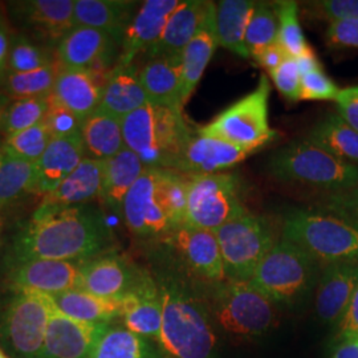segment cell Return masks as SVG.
<instances>
[{"instance_id": "6da1fadb", "label": "cell", "mask_w": 358, "mask_h": 358, "mask_svg": "<svg viewBox=\"0 0 358 358\" xmlns=\"http://www.w3.org/2000/svg\"><path fill=\"white\" fill-rule=\"evenodd\" d=\"M113 236L103 213L90 206L34 214L15 236L13 266L28 260L85 262L103 255Z\"/></svg>"}, {"instance_id": "7a4b0ae2", "label": "cell", "mask_w": 358, "mask_h": 358, "mask_svg": "<svg viewBox=\"0 0 358 358\" xmlns=\"http://www.w3.org/2000/svg\"><path fill=\"white\" fill-rule=\"evenodd\" d=\"M190 179L177 170L145 167L122 206L129 230L141 238L161 239L177 230L185 223Z\"/></svg>"}, {"instance_id": "3957f363", "label": "cell", "mask_w": 358, "mask_h": 358, "mask_svg": "<svg viewBox=\"0 0 358 358\" xmlns=\"http://www.w3.org/2000/svg\"><path fill=\"white\" fill-rule=\"evenodd\" d=\"M162 299V325L158 341L173 358H213L217 336L203 301L179 275L157 282Z\"/></svg>"}, {"instance_id": "277c9868", "label": "cell", "mask_w": 358, "mask_h": 358, "mask_svg": "<svg viewBox=\"0 0 358 358\" xmlns=\"http://www.w3.org/2000/svg\"><path fill=\"white\" fill-rule=\"evenodd\" d=\"M122 133L145 166L177 170L196 130L182 110L148 103L122 118Z\"/></svg>"}, {"instance_id": "5b68a950", "label": "cell", "mask_w": 358, "mask_h": 358, "mask_svg": "<svg viewBox=\"0 0 358 358\" xmlns=\"http://www.w3.org/2000/svg\"><path fill=\"white\" fill-rule=\"evenodd\" d=\"M278 180L300 183L336 194L358 185V166L345 162L309 140L292 141L271 157L266 164Z\"/></svg>"}, {"instance_id": "8992f818", "label": "cell", "mask_w": 358, "mask_h": 358, "mask_svg": "<svg viewBox=\"0 0 358 358\" xmlns=\"http://www.w3.org/2000/svg\"><path fill=\"white\" fill-rule=\"evenodd\" d=\"M321 269L316 259L282 238L259 264L250 282L275 306L297 307L316 289Z\"/></svg>"}, {"instance_id": "52a82bcc", "label": "cell", "mask_w": 358, "mask_h": 358, "mask_svg": "<svg viewBox=\"0 0 358 358\" xmlns=\"http://www.w3.org/2000/svg\"><path fill=\"white\" fill-rule=\"evenodd\" d=\"M282 238L321 266L358 260V226L324 210H294L282 222Z\"/></svg>"}, {"instance_id": "ba28073f", "label": "cell", "mask_w": 358, "mask_h": 358, "mask_svg": "<svg viewBox=\"0 0 358 358\" xmlns=\"http://www.w3.org/2000/svg\"><path fill=\"white\" fill-rule=\"evenodd\" d=\"M243 183L234 173L192 177L187 186L185 223L215 232L231 220L247 214Z\"/></svg>"}, {"instance_id": "9c48e42d", "label": "cell", "mask_w": 358, "mask_h": 358, "mask_svg": "<svg viewBox=\"0 0 358 358\" xmlns=\"http://www.w3.org/2000/svg\"><path fill=\"white\" fill-rule=\"evenodd\" d=\"M227 280L250 282L278 242L268 219L250 211L215 231Z\"/></svg>"}, {"instance_id": "30bf717a", "label": "cell", "mask_w": 358, "mask_h": 358, "mask_svg": "<svg viewBox=\"0 0 358 358\" xmlns=\"http://www.w3.org/2000/svg\"><path fill=\"white\" fill-rule=\"evenodd\" d=\"M269 92L268 78L262 75L259 85L250 94L232 103L198 130L252 152L260 150L278 134L269 127Z\"/></svg>"}, {"instance_id": "8fae6325", "label": "cell", "mask_w": 358, "mask_h": 358, "mask_svg": "<svg viewBox=\"0 0 358 358\" xmlns=\"http://www.w3.org/2000/svg\"><path fill=\"white\" fill-rule=\"evenodd\" d=\"M213 308L217 324L236 336H260L276 322L275 304L250 282L213 284Z\"/></svg>"}, {"instance_id": "7c38bea8", "label": "cell", "mask_w": 358, "mask_h": 358, "mask_svg": "<svg viewBox=\"0 0 358 358\" xmlns=\"http://www.w3.org/2000/svg\"><path fill=\"white\" fill-rule=\"evenodd\" d=\"M51 306L45 294L16 292L0 324L1 343L13 357L44 358Z\"/></svg>"}, {"instance_id": "4fadbf2b", "label": "cell", "mask_w": 358, "mask_h": 358, "mask_svg": "<svg viewBox=\"0 0 358 358\" xmlns=\"http://www.w3.org/2000/svg\"><path fill=\"white\" fill-rule=\"evenodd\" d=\"M164 242L173 251L179 267L196 280L211 285L226 280L215 232L183 223L165 236Z\"/></svg>"}, {"instance_id": "5bb4252c", "label": "cell", "mask_w": 358, "mask_h": 358, "mask_svg": "<svg viewBox=\"0 0 358 358\" xmlns=\"http://www.w3.org/2000/svg\"><path fill=\"white\" fill-rule=\"evenodd\" d=\"M121 44L112 35L90 27H75L59 44L57 56L64 68L101 71L120 56Z\"/></svg>"}, {"instance_id": "9a60e30c", "label": "cell", "mask_w": 358, "mask_h": 358, "mask_svg": "<svg viewBox=\"0 0 358 358\" xmlns=\"http://www.w3.org/2000/svg\"><path fill=\"white\" fill-rule=\"evenodd\" d=\"M358 285V260L322 266L315 289L316 315L324 324H337L344 317Z\"/></svg>"}, {"instance_id": "2e32d148", "label": "cell", "mask_w": 358, "mask_h": 358, "mask_svg": "<svg viewBox=\"0 0 358 358\" xmlns=\"http://www.w3.org/2000/svg\"><path fill=\"white\" fill-rule=\"evenodd\" d=\"M83 262L28 260L16 264L10 272V282L16 292H35L53 296L78 285Z\"/></svg>"}, {"instance_id": "e0dca14e", "label": "cell", "mask_w": 358, "mask_h": 358, "mask_svg": "<svg viewBox=\"0 0 358 358\" xmlns=\"http://www.w3.org/2000/svg\"><path fill=\"white\" fill-rule=\"evenodd\" d=\"M108 325L73 320L52 304L44 358H90L93 348Z\"/></svg>"}, {"instance_id": "ac0fdd59", "label": "cell", "mask_w": 358, "mask_h": 358, "mask_svg": "<svg viewBox=\"0 0 358 358\" xmlns=\"http://www.w3.org/2000/svg\"><path fill=\"white\" fill-rule=\"evenodd\" d=\"M87 158L80 131L52 138L45 152L35 162L28 192L45 196L53 192Z\"/></svg>"}, {"instance_id": "d6986e66", "label": "cell", "mask_w": 358, "mask_h": 358, "mask_svg": "<svg viewBox=\"0 0 358 358\" xmlns=\"http://www.w3.org/2000/svg\"><path fill=\"white\" fill-rule=\"evenodd\" d=\"M124 257L103 254L81 263L77 289L105 299H121L140 278Z\"/></svg>"}, {"instance_id": "ffe728a7", "label": "cell", "mask_w": 358, "mask_h": 358, "mask_svg": "<svg viewBox=\"0 0 358 358\" xmlns=\"http://www.w3.org/2000/svg\"><path fill=\"white\" fill-rule=\"evenodd\" d=\"M180 0H146L124 35L121 51L115 65H130L138 55L145 53L161 38L170 15L176 11Z\"/></svg>"}, {"instance_id": "44dd1931", "label": "cell", "mask_w": 358, "mask_h": 358, "mask_svg": "<svg viewBox=\"0 0 358 358\" xmlns=\"http://www.w3.org/2000/svg\"><path fill=\"white\" fill-rule=\"evenodd\" d=\"M254 153L196 130L183 153L177 171L189 177L223 173V170L241 164Z\"/></svg>"}, {"instance_id": "7402d4cb", "label": "cell", "mask_w": 358, "mask_h": 358, "mask_svg": "<svg viewBox=\"0 0 358 358\" xmlns=\"http://www.w3.org/2000/svg\"><path fill=\"white\" fill-rule=\"evenodd\" d=\"M99 72L63 68L57 72L50 97L83 124L99 109L103 100L106 78L103 80Z\"/></svg>"}, {"instance_id": "603a6c76", "label": "cell", "mask_w": 358, "mask_h": 358, "mask_svg": "<svg viewBox=\"0 0 358 358\" xmlns=\"http://www.w3.org/2000/svg\"><path fill=\"white\" fill-rule=\"evenodd\" d=\"M130 332L158 340L162 325V299L158 284L141 272L128 294L121 297V316Z\"/></svg>"}, {"instance_id": "cb8c5ba5", "label": "cell", "mask_w": 358, "mask_h": 358, "mask_svg": "<svg viewBox=\"0 0 358 358\" xmlns=\"http://www.w3.org/2000/svg\"><path fill=\"white\" fill-rule=\"evenodd\" d=\"M103 161L85 158L76 170L47 194L35 214H48L69 207L87 205L100 198L103 187Z\"/></svg>"}, {"instance_id": "d4e9b609", "label": "cell", "mask_w": 358, "mask_h": 358, "mask_svg": "<svg viewBox=\"0 0 358 358\" xmlns=\"http://www.w3.org/2000/svg\"><path fill=\"white\" fill-rule=\"evenodd\" d=\"M15 16L50 41H62L76 27L75 0H28L13 3Z\"/></svg>"}, {"instance_id": "484cf974", "label": "cell", "mask_w": 358, "mask_h": 358, "mask_svg": "<svg viewBox=\"0 0 358 358\" xmlns=\"http://www.w3.org/2000/svg\"><path fill=\"white\" fill-rule=\"evenodd\" d=\"M140 78L148 103L179 110L183 109L182 55L148 59L140 68Z\"/></svg>"}, {"instance_id": "4316f807", "label": "cell", "mask_w": 358, "mask_h": 358, "mask_svg": "<svg viewBox=\"0 0 358 358\" xmlns=\"http://www.w3.org/2000/svg\"><path fill=\"white\" fill-rule=\"evenodd\" d=\"M217 3L211 1L206 13L205 20L195 36L182 51V103H187L194 90H196L206 68L217 51Z\"/></svg>"}, {"instance_id": "83f0119b", "label": "cell", "mask_w": 358, "mask_h": 358, "mask_svg": "<svg viewBox=\"0 0 358 358\" xmlns=\"http://www.w3.org/2000/svg\"><path fill=\"white\" fill-rule=\"evenodd\" d=\"M210 3L206 0H182L176 11L170 15L161 38L143 55L148 59L182 55L203 23Z\"/></svg>"}, {"instance_id": "f1b7e54d", "label": "cell", "mask_w": 358, "mask_h": 358, "mask_svg": "<svg viewBox=\"0 0 358 358\" xmlns=\"http://www.w3.org/2000/svg\"><path fill=\"white\" fill-rule=\"evenodd\" d=\"M145 103H148V97L142 87L140 68L136 63L115 65L108 75L97 110L122 120Z\"/></svg>"}, {"instance_id": "f546056e", "label": "cell", "mask_w": 358, "mask_h": 358, "mask_svg": "<svg viewBox=\"0 0 358 358\" xmlns=\"http://www.w3.org/2000/svg\"><path fill=\"white\" fill-rule=\"evenodd\" d=\"M137 1L128 0H75L76 27L103 31L121 44L137 13Z\"/></svg>"}, {"instance_id": "4dcf8cb0", "label": "cell", "mask_w": 358, "mask_h": 358, "mask_svg": "<svg viewBox=\"0 0 358 358\" xmlns=\"http://www.w3.org/2000/svg\"><path fill=\"white\" fill-rule=\"evenodd\" d=\"M145 167L141 158L127 146L112 158L105 159L100 194L103 205L122 215L124 201Z\"/></svg>"}, {"instance_id": "1f68e13d", "label": "cell", "mask_w": 358, "mask_h": 358, "mask_svg": "<svg viewBox=\"0 0 358 358\" xmlns=\"http://www.w3.org/2000/svg\"><path fill=\"white\" fill-rule=\"evenodd\" d=\"M53 307L73 320L109 324L121 316V299H105L81 289L48 296Z\"/></svg>"}, {"instance_id": "d6a6232c", "label": "cell", "mask_w": 358, "mask_h": 358, "mask_svg": "<svg viewBox=\"0 0 358 358\" xmlns=\"http://www.w3.org/2000/svg\"><path fill=\"white\" fill-rule=\"evenodd\" d=\"M254 0H222L217 4V36L219 47L250 59L245 32L255 10Z\"/></svg>"}, {"instance_id": "836d02e7", "label": "cell", "mask_w": 358, "mask_h": 358, "mask_svg": "<svg viewBox=\"0 0 358 358\" xmlns=\"http://www.w3.org/2000/svg\"><path fill=\"white\" fill-rule=\"evenodd\" d=\"M80 134L87 158L105 161L125 148L122 120L100 110L81 124Z\"/></svg>"}, {"instance_id": "e575fe53", "label": "cell", "mask_w": 358, "mask_h": 358, "mask_svg": "<svg viewBox=\"0 0 358 358\" xmlns=\"http://www.w3.org/2000/svg\"><path fill=\"white\" fill-rule=\"evenodd\" d=\"M307 140L358 166V131L350 128L337 113H331L317 122L309 131Z\"/></svg>"}, {"instance_id": "d590c367", "label": "cell", "mask_w": 358, "mask_h": 358, "mask_svg": "<svg viewBox=\"0 0 358 358\" xmlns=\"http://www.w3.org/2000/svg\"><path fill=\"white\" fill-rule=\"evenodd\" d=\"M90 358H162L146 337L122 327H110L99 337Z\"/></svg>"}, {"instance_id": "8d00e7d4", "label": "cell", "mask_w": 358, "mask_h": 358, "mask_svg": "<svg viewBox=\"0 0 358 358\" xmlns=\"http://www.w3.org/2000/svg\"><path fill=\"white\" fill-rule=\"evenodd\" d=\"M52 138L50 129L43 121L32 128L8 134L1 145V150L7 157L35 164L48 148Z\"/></svg>"}, {"instance_id": "74e56055", "label": "cell", "mask_w": 358, "mask_h": 358, "mask_svg": "<svg viewBox=\"0 0 358 358\" xmlns=\"http://www.w3.org/2000/svg\"><path fill=\"white\" fill-rule=\"evenodd\" d=\"M279 17L275 3L257 1L245 32V47L250 59L256 52L278 41Z\"/></svg>"}, {"instance_id": "f35d334b", "label": "cell", "mask_w": 358, "mask_h": 358, "mask_svg": "<svg viewBox=\"0 0 358 358\" xmlns=\"http://www.w3.org/2000/svg\"><path fill=\"white\" fill-rule=\"evenodd\" d=\"M279 17V36L284 51L289 57H300L310 50L299 22V6L294 0L275 1Z\"/></svg>"}, {"instance_id": "ab89813d", "label": "cell", "mask_w": 358, "mask_h": 358, "mask_svg": "<svg viewBox=\"0 0 358 358\" xmlns=\"http://www.w3.org/2000/svg\"><path fill=\"white\" fill-rule=\"evenodd\" d=\"M35 164L3 154L0 162V208L28 192L34 178Z\"/></svg>"}, {"instance_id": "60d3db41", "label": "cell", "mask_w": 358, "mask_h": 358, "mask_svg": "<svg viewBox=\"0 0 358 358\" xmlns=\"http://www.w3.org/2000/svg\"><path fill=\"white\" fill-rule=\"evenodd\" d=\"M56 71L53 65H47L31 72L23 73H11L7 77V90L20 99H32V97H48L52 93Z\"/></svg>"}, {"instance_id": "b9f144b4", "label": "cell", "mask_w": 358, "mask_h": 358, "mask_svg": "<svg viewBox=\"0 0 358 358\" xmlns=\"http://www.w3.org/2000/svg\"><path fill=\"white\" fill-rule=\"evenodd\" d=\"M50 108L48 97L20 99L11 105L4 115V131L13 134L28 128H32L44 121Z\"/></svg>"}, {"instance_id": "7bdbcfd3", "label": "cell", "mask_w": 358, "mask_h": 358, "mask_svg": "<svg viewBox=\"0 0 358 358\" xmlns=\"http://www.w3.org/2000/svg\"><path fill=\"white\" fill-rule=\"evenodd\" d=\"M8 64L13 69V73H23L36 71L51 65V60L36 44L26 38H17L10 50Z\"/></svg>"}, {"instance_id": "ee69618b", "label": "cell", "mask_w": 358, "mask_h": 358, "mask_svg": "<svg viewBox=\"0 0 358 358\" xmlns=\"http://www.w3.org/2000/svg\"><path fill=\"white\" fill-rule=\"evenodd\" d=\"M340 88L331 77L327 76L322 66L309 71L301 77L300 101H334Z\"/></svg>"}, {"instance_id": "f6af8a7d", "label": "cell", "mask_w": 358, "mask_h": 358, "mask_svg": "<svg viewBox=\"0 0 358 358\" xmlns=\"http://www.w3.org/2000/svg\"><path fill=\"white\" fill-rule=\"evenodd\" d=\"M275 87L288 101H300L301 72L294 57H288L279 68L269 73Z\"/></svg>"}, {"instance_id": "bcb514c9", "label": "cell", "mask_w": 358, "mask_h": 358, "mask_svg": "<svg viewBox=\"0 0 358 358\" xmlns=\"http://www.w3.org/2000/svg\"><path fill=\"white\" fill-rule=\"evenodd\" d=\"M321 210L344 217L358 226V185L346 192L329 194L324 198Z\"/></svg>"}, {"instance_id": "7dc6e473", "label": "cell", "mask_w": 358, "mask_h": 358, "mask_svg": "<svg viewBox=\"0 0 358 358\" xmlns=\"http://www.w3.org/2000/svg\"><path fill=\"white\" fill-rule=\"evenodd\" d=\"M313 13L329 22L352 20L358 22V0H321L308 4Z\"/></svg>"}, {"instance_id": "c3c4849f", "label": "cell", "mask_w": 358, "mask_h": 358, "mask_svg": "<svg viewBox=\"0 0 358 358\" xmlns=\"http://www.w3.org/2000/svg\"><path fill=\"white\" fill-rule=\"evenodd\" d=\"M44 122L50 129L53 138L71 136L73 133L80 131V127H81V122L77 120L76 115L66 110L64 106L55 103L51 97H50V108L44 118Z\"/></svg>"}, {"instance_id": "681fc988", "label": "cell", "mask_w": 358, "mask_h": 358, "mask_svg": "<svg viewBox=\"0 0 358 358\" xmlns=\"http://www.w3.org/2000/svg\"><path fill=\"white\" fill-rule=\"evenodd\" d=\"M327 43L338 48H358V22H331L325 32Z\"/></svg>"}, {"instance_id": "f907efd6", "label": "cell", "mask_w": 358, "mask_h": 358, "mask_svg": "<svg viewBox=\"0 0 358 358\" xmlns=\"http://www.w3.org/2000/svg\"><path fill=\"white\" fill-rule=\"evenodd\" d=\"M334 103L337 115H340L350 128L358 131V85L343 88L337 93Z\"/></svg>"}, {"instance_id": "816d5d0a", "label": "cell", "mask_w": 358, "mask_h": 358, "mask_svg": "<svg viewBox=\"0 0 358 358\" xmlns=\"http://www.w3.org/2000/svg\"><path fill=\"white\" fill-rule=\"evenodd\" d=\"M288 57L289 56L287 55V52L284 51L280 43L276 41L268 47L256 52L251 59H254L257 64L260 65L262 68L267 69L268 73H271L276 68H279Z\"/></svg>"}, {"instance_id": "f5cc1de1", "label": "cell", "mask_w": 358, "mask_h": 358, "mask_svg": "<svg viewBox=\"0 0 358 358\" xmlns=\"http://www.w3.org/2000/svg\"><path fill=\"white\" fill-rule=\"evenodd\" d=\"M340 337L358 333V285L344 317L338 322Z\"/></svg>"}, {"instance_id": "db71d44e", "label": "cell", "mask_w": 358, "mask_h": 358, "mask_svg": "<svg viewBox=\"0 0 358 358\" xmlns=\"http://www.w3.org/2000/svg\"><path fill=\"white\" fill-rule=\"evenodd\" d=\"M329 358H358V345L348 338H338L337 345L333 346Z\"/></svg>"}, {"instance_id": "11a10c76", "label": "cell", "mask_w": 358, "mask_h": 358, "mask_svg": "<svg viewBox=\"0 0 358 358\" xmlns=\"http://www.w3.org/2000/svg\"><path fill=\"white\" fill-rule=\"evenodd\" d=\"M10 59V38L6 23L0 17V77L3 76Z\"/></svg>"}, {"instance_id": "9f6ffc18", "label": "cell", "mask_w": 358, "mask_h": 358, "mask_svg": "<svg viewBox=\"0 0 358 358\" xmlns=\"http://www.w3.org/2000/svg\"><path fill=\"white\" fill-rule=\"evenodd\" d=\"M296 60H297V64H299L301 75H304V73H307L309 71H313V69L320 68L321 66L320 62H319L317 56L315 55V52L312 51V48L309 51L306 52L304 55H301L300 57H296Z\"/></svg>"}, {"instance_id": "6f0895ef", "label": "cell", "mask_w": 358, "mask_h": 358, "mask_svg": "<svg viewBox=\"0 0 358 358\" xmlns=\"http://www.w3.org/2000/svg\"><path fill=\"white\" fill-rule=\"evenodd\" d=\"M338 338H348V340H352V341H355V343L358 345V333H356V334H350V336H344V337H338Z\"/></svg>"}, {"instance_id": "680465c9", "label": "cell", "mask_w": 358, "mask_h": 358, "mask_svg": "<svg viewBox=\"0 0 358 358\" xmlns=\"http://www.w3.org/2000/svg\"><path fill=\"white\" fill-rule=\"evenodd\" d=\"M1 159H3V150H1V145H0V162H1Z\"/></svg>"}, {"instance_id": "91938a15", "label": "cell", "mask_w": 358, "mask_h": 358, "mask_svg": "<svg viewBox=\"0 0 358 358\" xmlns=\"http://www.w3.org/2000/svg\"><path fill=\"white\" fill-rule=\"evenodd\" d=\"M0 247H1V220H0Z\"/></svg>"}, {"instance_id": "94428289", "label": "cell", "mask_w": 358, "mask_h": 358, "mask_svg": "<svg viewBox=\"0 0 358 358\" xmlns=\"http://www.w3.org/2000/svg\"><path fill=\"white\" fill-rule=\"evenodd\" d=\"M0 358H7L6 357V355H4L1 350H0Z\"/></svg>"}]
</instances>
